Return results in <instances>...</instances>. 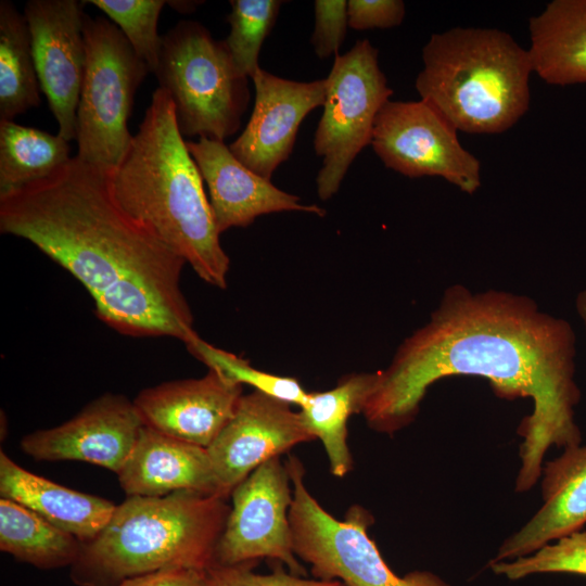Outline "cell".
<instances>
[{
  "mask_svg": "<svg viewBox=\"0 0 586 586\" xmlns=\"http://www.w3.org/2000/svg\"><path fill=\"white\" fill-rule=\"evenodd\" d=\"M575 333L542 311L530 297L505 291L448 288L430 320L397 348L361 415L379 433L393 434L417 417L429 386L450 375L486 379L506 399L531 398L533 410L518 429L520 469L515 492L530 491L542 475L551 446L579 445L574 408Z\"/></svg>",
  "mask_w": 586,
  "mask_h": 586,
  "instance_id": "1",
  "label": "cell"
},
{
  "mask_svg": "<svg viewBox=\"0 0 586 586\" xmlns=\"http://www.w3.org/2000/svg\"><path fill=\"white\" fill-rule=\"evenodd\" d=\"M0 232L29 241L66 269L115 331L184 344L198 334L180 286L187 263L120 206L110 171L75 155L0 195Z\"/></svg>",
  "mask_w": 586,
  "mask_h": 586,
  "instance_id": "2",
  "label": "cell"
},
{
  "mask_svg": "<svg viewBox=\"0 0 586 586\" xmlns=\"http://www.w3.org/2000/svg\"><path fill=\"white\" fill-rule=\"evenodd\" d=\"M110 178L115 199L129 215L148 226L203 281L226 288L230 259L220 244L203 178L164 89L153 92Z\"/></svg>",
  "mask_w": 586,
  "mask_h": 586,
  "instance_id": "3",
  "label": "cell"
},
{
  "mask_svg": "<svg viewBox=\"0 0 586 586\" xmlns=\"http://www.w3.org/2000/svg\"><path fill=\"white\" fill-rule=\"evenodd\" d=\"M231 506L191 491L162 497L127 496L99 535L82 543L71 566L78 586H120L158 570H208Z\"/></svg>",
  "mask_w": 586,
  "mask_h": 586,
  "instance_id": "4",
  "label": "cell"
},
{
  "mask_svg": "<svg viewBox=\"0 0 586 586\" xmlns=\"http://www.w3.org/2000/svg\"><path fill=\"white\" fill-rule=\"evenodd\" d=\"M416 78L421 100L457 130L500 133L528 110V49L493 28L456 27L431 36Z\"/></svg>",
  "mask_w": 586,
  "mask_h": 586,
  "instance_id": "5",
  "label": "cell"
},
{
  "mask_svg": "<svg viewBox=\"0 0 586 586\" xmlns=\"http://www.w3.org/2000/svg\"><path fill=\"white\" fill-rule=\"evenodd\" d=\"M158 87L173 100L183 137L222 141L237 133L247 110V79L225 40L196 21H180L162 36Z\"/></svg>",
  "mask_w": 586,
  "mask_h": 586,
  "instance_id": "6",
  "label": "cell"
},
{
  "mask_svg": "<svg viewBox=\"0 0 586 586\" xmlns=\"http://www.w3.org/2000/svg\"><path fill=\"white\" fill-rule=\"evenodd\" d=\"M285 462L293 491L289 511L293 550L310 565L314 577L346 586H450L430 571L396 574L368 534L372 514L354 505L343 521L335 519L307 489L302 461L290 455Z\"/></svg>",
  "mask_w": 586,
  "mask_h": 586,
  "instance_id": "7",
  "label": "cell"
},
{
  "mask_svg": "<svg viewBox=\"0 0 586 586\" xmlns=\"http://www.w3.org/2000/svg\"><path fill=\"white\" fill-rule=\"evenodd\" d=\"M86 67L77 107V156L114 170L132 136L128 119L136 92L151 73L122 30L102 16L86 14Z\"/></svg>",
  "mask_w": 586,
  "mask_h": 586,
  "instance_id": "8",
  "label": "cell"
},
{
  "mask_svg": "<svg viewBox=\"0 0 586 586\" xmlns=\"http://www.w3.org/2000/svg\"><path fill=\"white\" fill-rule=\"evenodd\" d=\"M378 53L368 39L358 40L335 55L326 78L323 113L314 138L315 152L322 157L316 183L323 201L337 192L351 164L371 143L375 118L393 94Z\"/></svg>",
  "mask_w": 586,
  "mask_h": 586,
  "instance_id": "9",
  "label": "cell"
},
{
  "mask_svg": "<svg viewBox=\"0 0 586 586\" xmlns=\"http://www.w3.org/2000/svg\"><path fill=\"white\" fill-rule=\"evenodd\" d=\"M457 131L422 100H388L375 118L370 144L390 169L410 178L442 177L473 194L481 186V164Z\"/></svg>",
  "mask_w": 586,
  "mask_h": 586,
  "instance_id": "10",
  "label": "cell"
},
{
  "mask_svg": "<svg viewBox=\"0 0 586 586\" xmlns=\"http://www.w3.org/2000/svg\"><path fill=\"white\" fill-rule=\"evenodd\" d=\"M291 485L286 462L275 457L232 491L231 508L214 564L234 565L266 558L285 564L293 575L306 576L293 550L289 520Z\"/></svg>",
  "mask_w": 586,
  "mask_h": 586,
  "instance_id": "11",
  "label": "cell"
},
{
  "mask_svg": "<svg viewBox=\"0 0 586 586\" xmlns=\"http://www.w3.org/2000/svg\"><path fill=\"white\" fill-rule=\"evenodd\" d=\"M86 0H29L25 4L35 67L58 133L76 140L77 107L86 67Z\"/></svg>",
  "mask_w": 586,
  "mask_h": 586,
  "instance_id": "12",
  "label": "cell"
},
{
  "mask_svg": "<svg viewBox=\"0 0 586 586\" xmlns=\"http://www.w3.org/2000/svg\"><path fill=\"white\" fill-rule=\"evenodd\" d=\"M314 440L291 404L258 391L242 395L232 418L206 448L218 495L228 499L260 464Z\"/></svg>",
  "mask_w": 586,
  "mask_h": 586,
  "instance_id": "13",
  "label": "cell"
},
{
  "mask_svg": "<svg viewBox=\"0 0 586 586\" xmlns=\"http://www.w3.org/2000/svg\"><path fill=\"white\" fill-rule=\"evenodd\" d=\"M143 425L133 402L106 393L68 421L25 435L21 449L36 460L85 461L117 474Z\"/></svg>",
  "mask_w": 586,
  "mask_h": 586,
  "instance_id": "14",
  "label": "cell"
},
{
  "mask_svg": "<svg viewBox=\"0 0 586 586\" xmlns=\"http://www.w3.org/2000/svg\"><path fill=\"white\" fill-rule=\"evenodd\" d=\"M252 80L253 111L229 149L243 165L270 180L292 153L301 123L313 110L323 106L327 80L295 81L260 67Z\"/></svg>",
  "mask_w": 586,
  "mask_h": 586,
  "instance_id": "15",
  "label": "cell"
},
{
  "mask_svg": "<svg viewBox=\"0 0 586 586\" xmlns=\"http://www.w3.org/2000/svg\"><path fill=\"white\" fill-rule=\"evenodd\" d=\"M243 385L208 369L144 388L132 400L144 425L207 448L235 412Z\"/></svg>",
  "mask_w": 586,
  "mask_h": 586,
  "instance_id": "16",
  "label": "cell"
},
{
  "mask_svg": "<svg viewBox=\"0 0 586 586\" xmlns=\"http://www.w3.org/2000/svg\"><path fill=\"white\" fill-rule=\"evenodd\" d=\"M203 181L219 233L232 227H247L262 215L301 211L323 216L315 204H303L297 195L273 186L270 180L243 165L222 141L199 138L186 141Z\"/></svg>",
  "mask_w": 586,
  "mask_h": 586,
  "instance_id": "17",
  "label": "cell"
},
{
  "mask_svg": "<svg viewBox=\"0 0 586 586\" xmlns=\"http://www.w3.org/2000/svg\"><path fill=\"white\" fill-rule=\"evenodd\" d=\"M543 505L505 539L489 562L525 557L586 524V445L568 447L542 468Z\"/></svg>",
  "mask_w": 586,
  "mask_h": 586,
  "instance_id": "18",
  "label": "cell"
},
{
  "mask_svg": "<svg viewBox=\"0 0 586 586\" xmlns=\"http://www.w3.org/2000/svg\"><path fill=\"white\" fill-rule=\"evenodd\" d=\"M117 479L127 496L162 497L180 491L219 496L205 447L146 425Z\"/></svg>",
  "mask_w": 586,
  "mask_h": 586,
  "instance_id": "19",
  "label": "cell"
},
{
  "mask_svg": "<svg viewBox=\"0 0 586 586\" xmlns=\"http://www.w3.org/2000/svg\"><path fill=\"white\" fill-rule=\"evenodd\" d=\"M0 495L15 501L81 543L95 538L110 521L116 505L104 498L77 492L14 462L0 453Z\"/></svg>",
  "mask_w": 586,
  "mask_h": 586,
  "instance_id": "20",
  "label": "cell"
},
{
  "mask_svg": "<svg viewBox=\"0 0 586 586\" xmlns=\"http://www.w3.org/2000/svg\"><path fill=\"white\" fill-rule=\"evenodd\" d=\"M533 71L547 84H586V0H553L528 23Z\"/></svg>",
  "mask_w": 586,
  "mask_h": 586,
  "instance_id": "21",
  "label": "cell"
},
{
  "mask_svg": "<svg viewBox=\"0 0 586 586\" xmlns=\"http://www.w3.org/2000/svg\"><path fill=\"white\" fill-rule=\"evenodd\" d=\"M378 380L377 372L349 373L324 392L308 394L300 416L307 431L322 443L330 472L344 477L354 467L347 445V421L361 413Z\"/></svg>",
  "mask_w": 586,
  "mask_h": 586,
  "instance_id": "22",
  "label": "cell"
},
{
  "mask_svg": "<svg viewBox=\"0 0 586 586\" xmlns=\"http://www.w3.org/2000/svg\"><path fill=\"white\" fill-rule=\"evenodd\" d=\"M82 543L30 509L0 499V549L38 569L72 566Z\"/></svg>",
  "mask_w": 586,
  "mask_h": 586,
  "instance_id": "23",
  "label": "cell"
},
{
  "mask_svg": "<svg viewBox=\"0 0 586 586\" xmlns=\"http://www.w3.org/2000/svg\"><path fill=\"white\" fill-rule=\"evenodd\" d=\"M39 85L28 24L9 0L0 1V120L40 104Z\"/></svg>",
  "mask_w": 586,
  "mask_h": 586,
  "instance_id": "24",
  "label": "cell"
},
{
  "mask_svg": "<svg viewBox=\"0 0 586 586\" xmlns=\"http://www.w3.org/2000/svg\"><path fill=\"white\" fill-rule=\"evenodd\" d=\"M69 156V143L14 120H0V195L47 177Z\"/></svg>",
  "mask_w": 586,
  "mask_h": 586,
  "instance_id": "25",
  "label": "cell"
},
{
  "mask_svg": "<svg viewBox=\"0 0 586 586\" xmlns=\"http://www.w3.org/2000/svg\"><path fill=\"white\" fill-rule=\"evenodd\" d=\"M280 0H231L227 16L230 26L225 40L237 67L249 78L257 69L263 42L276 24Z\"/></svg>",
  "mask_w": 586,
  "mask_h": 586,
  "instance_id": "26",
  "label": "cell"
},
{
  "mask_svg": "<svg viewBox=\"0 0 586 586\" xmlns=\"http://www.w3.org/2000/svg\"><path fill=\"white\" fill-rule=\"evenodd\" d=\"M184 345L189 353L205 364L208 369L221 372L238 384H247L254 387V391L300 407L308 398L309 393L305 391L296 379L258 370L252 367L247 360L213 346L200 335H195Z\"/></svg>",
  "mask_w": 586,
  "mask_h": 586,
  "instance_id": "27",
  "label": "cell"
},
{
  "mask_svg": "<svg viewBox=\"0 0 586 586\" xmlns=\"http://www.w3.org/2000/svg\"><path fill=\"white\" fill-rule=\"evenodd\" d=\"M105 13L127 38L137 55L155 73L158 64L162 36L157 22L163 0H86Z\"/></svg>",
  "mask_w": 586,
  "mask_h": 586,
  "instance_id": "28",
  "label": "cell"
},
{
  "mask_svg": "<svg viewBox=\"0 0 586 586\" xmlns=\"http://www.w3.org/2000/svg\"><path fill=\"white\" fill-rule=\"evenodd\" d=\"M488 566L495 574L511 581L542 573L586 576V531L572 533L525 557L488 562Z\"/></svg>",
  "mask_w": 586,
  "mask_h": 586,
  "instance_id": "29",
  "label": "cell"
},
{
  "mask_svg": "<svg viewBox=\"0 0 586 586\" xmlns=\"http://www.w3.org/2000/svg\"><path fill=\"white\" fill-rule=\"evenodd\" d=\"M258 563L214 564L208 569V572L214 586H346L340 581L308 579L290 572L286 573L279 562H275L276 565L271 573L258 574L254 572Z\"/></svg>",
  "mask_w": 586,
  "mask_h": 586,
  "instance_id": "30",
  "label": "cell"
},
{
  "mask_svg": "<svg viewBox=\"0 0 586 586\" xmlns=\"http://www.w3.org/2000/svg\"><path fill=\"white\" fill-rule=\"evenodd\" d=\"M314 9L315 27L310 42L316 55L320 59L337 55L348 26L347 1L316 0Z\"/></svg>",
  "mask_w": 586,
  "mask_h": 586,
  "instance_id": "31",
  "label": "cell"
},
{
  "mask_svg": "<svg viewBox=\"0 0 586 586\" xmlns=\"http://www.w3.org/2000/svg\"><path fill=\"white\" fill-rule=\"evenodd\" d=\"M405 13V3L400 0L347 1L348 26L356 30L398 26Z\"/></svg>",
  "mask_w": 586,
  "mask_h": 586,
  "instance_id": "32",
  "label": "cell"
},
{
  "mask_svg": "<svg viewBox=\"0 0 586 586\" xmlns=\"http://www.w3.org/2000/svg\"><path fill=\"white\" fill-rule=\"evenodd\" d=\"M120 586H214V582L208 570L175 568L128 578Z\"/></svg>",
  "mask_w": 586,
  "mask_h": 586,
  "instance_id": "33",
  "label": "cell"
},
{
  "mask_svg": "<svg viewBox=\"0 0 586 586\" xmlns=\"http://www.w3.org/2000/svg\"><path fill=\"white\" fill-rule=\"evenodd\" d=\"M167 3L177 11L188 13L194 11L199 3H203V1H167Z\"/></svg>",
  "mask_w": 586,
  "mask_h": 586,
  "instance_id": "34",
  "label": "cell"
},
{
  "mask_svg": "<svg viewBox=\"0 0 586 586\" xmlns=\"http://www.w3.org/2000/svg\"><path fill=\"white\" fill-rule=\"evenodd\" d=\"M576 311L582 319L585 329H586V289L581 291L576 297Z\"/></svg>",
  "mask_w": 586,
  "mask_h": 586,
  "instance_id": "35",
  "label": "cell"
}]
</instances>
